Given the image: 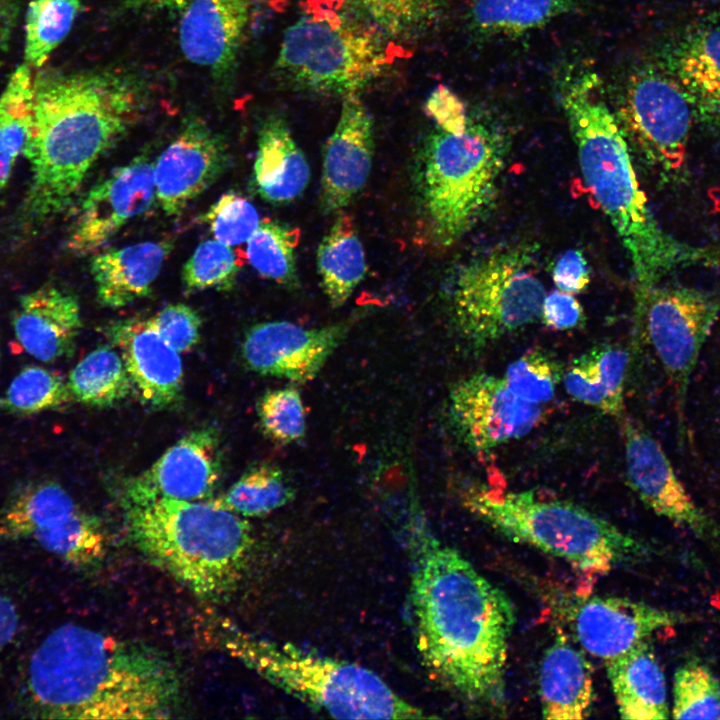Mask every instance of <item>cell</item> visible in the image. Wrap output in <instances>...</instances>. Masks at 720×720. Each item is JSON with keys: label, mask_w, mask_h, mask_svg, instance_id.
<instances>
[{"label": "cell", "mask_w": 720, "mask_h": 720, "mask_svg": "<svg viewBox=\"0 0 720 720\" xmlns=\"http://www.w3.org/2000/svg\"><path fill=\"white\" fill-rule=\"evenodd\" d=\"M33 126L24 154L31 180L21 208L40 226L71 206L86 175L134 124L143 87L114 71H39Z\"/></svg>", "instance_id": "obj_2"}, {"label": "cell", "mask_w": 720, "mask_h": 720, "mask_svg": "<svg viewBox=\"0 0 720 720\" xmlns=\"http://www.w3.org/2000/svg\"><path fill=\"white\" fill-rule=\"evenodd\" d=\"M222 639L230 656L304 704L334 718L430 717L373 671L356 663L254 637L232 626H224Z\"/></svg>", "instance_id": "obj_6"}, {"label": "cell", "mask_w": 720, "mask_h": 720, "mask_svg": "<svg viewBox=\"0 0 720 720\" xmlns=\"http://www.w3.org/2000/svg\"><path fill=\"white\" fill-rule=\"evenodd\" d=\"M668 63L691 102L694 117L706 124L720 108V24L689 34Z\"/></svg>", "instance_id": "obj_29"}, {"label": "cell", "mask_w": 720, "mask_h": 720, "mask_svg": "<svg viewBox=\"0 0 720 720\" xmlns=\"http://www.w3.org/2000/svg\"><path fill=\"white\" fill-rule=\"evenodd\" d=\"M307 328L288 321L252 326L242 342V358L255 373L305 383L313 380L347 338L361 316Z\"/></svg>", "instance_id": "obj_15"}, {"label": "cell", "mask_w": 720, "mask_h": 720, "mask_svg": "<svg viewBox=\"0 0 720 720\" xmlns=\"http://www.w3.org/2000/svg\"><path fill=\"white\" fill-rule=\"evenodd\" d=\"M635 329L652 345L670 379L682 429L688 386L701 349L720 314V300L703 290L659 286L635 298Z\"/></svg>", "instance_id": "obj_12"}, {"label": "cell", "mask_w": 720, "mask_h": 720, "mask_svg": "<svg viewBox=\"0 0 720 720\" xmlns=\"http://www.w3.org/2000/svg\"><path fill=\"white\" fill-rule=\"evenodd\" d=\"M505 136L490 118L472 119L464 133L436 128L420 159L419 190L432 240L455 244L487 211L503 168Z\"/></svg>", "instance_id": "obj_8"}, {"label": "cell", "mask_w": 720, "mask_h": 720, "mask_svg": "<svg viewBox=\"0 0 720 720\" xmlns=\"http://www.w3.org/2000/svg\"><path fill=\"white\" fill-rule=\"evenodd\" d=\"M300 230L273 220L260 221L247 240V259L263 277L280 285H298L296 249Z\"/></svg>", "instance_id": "obj_38"}, {"label": "cell", "mask_w": 720, "mask_h": 720, "mask_svg": "<svg viewBox=\"0 0 720 720\" xmlns=\"http://www.w3.org/2000/svg\"><path fill=\"white\" fill-rule=\"evenodd\" d=\"M82 0H30L25 14L24 63L40 69L69 34Z\"/></svg>", "instance_id": "obj_37"}, {"label": "cell", "mask_w": 720, "mask_h": 720, "mask_svg": "<svg viewBox=\"0 0 720 720\" xmlns=\"http://www.w3.org/2000/svg\"><path fill=\"white\" fill-rule=\"evenodd\" d=\"M154 165L148 154H140L88 191L68 238L72 252H95L128 221L149 209L156 198Z\"/></svg>", "instance_id": "obj_16"}, {"label": "cell", "mask_w": 720, "mask_h": 720, "mask_svg": "<svg viewBox=\"0 0 720 720\" xmlns=\"http://www.w3.org/2000/svg\"><path fill=\"white\" fill-rule=\"evenodd\" d=\"M295 490L276 465L262 463L246 471L222 495L207 501L243 517L269 514L294 499Z\"/></svg>", "instance_id": "obj_35"}, {"label": "cell", "mask_w": 720, "mask_h": 720, "mask_svg": "<svg viewBox=\"0 0 720 720\" xmlns=\"http://www.w3.org/2000/svg\"><path fill=\"white\" fill-rule=\"evenodd\" d=\"M674 719H720V681L698 660L678 667L673 680Z\"/></svg>", "instance_id": "obj_40"}, {"label": "cell", "mask_w": 720, "mask_h": 720, "mask_svg": "<svg viewBox=\"0 0 720 720\" xmlns=\"http://www.w3.org/2000/svg\"><path fill=\"white\" fill-rule=\"evenodd\" d=\"M192 0H125L128 8L149 12H179Z\"/></svg>", "instance_id": "obj_51"}, {"label": "cell", "mask_w": 720, "mask_h": 720, "mask_svg": "<svg viewBox=\"0 0 720 720\" xmlns=\"http://www.w3.org/2000/svg\"><path fill=\"white\" fill-rule=\"evenodd\" d=\"M11 322L25 352L52 363L69 358L75 351L81 328L80 305L70 292L47 285L21 296Z\"/></svg>", "instance_id": "obj_24"}, {"label": "cell", "mask_w": 720, "mask_h": 720, "mask_svg": "<svg viewBox=\"0 0 720 720\" xmlns=\"http://www.w3.org/2000/svg\"><path fill=\"white\" fill-rule=\"evenodd\" d=\"M362 19L388 37L411 40L434 28L450 0H348Z\"/></svg>", "instance_id": "obj_36"}, {"label": "cell", "mask_w": 720, "mask_h": 720, "mask_svg": "<svg viewBox=\"0 0 720 720\" xmlns=\"http://www.w3.org/2000/svg\"><path fill=\"white\" fill-rule=\"evenodd\" d=\"M536 249L529 244L496 248L466 263L451 293L459 334L483 346L540 318L545 290L534 271Z\"/></svg>", "instance_id": "obj_10"}, {"label": "cell", "mask_w": 720, "mask_h": 720, "mask_svg": "<svg viewBox=\"0 0 720 720\" xmlns=\"http://www.w3.org/2000/svg\"><path fill=\"white\" fill-rule=\"evenodd\" d=\"M540 318L547 327L568 330L583 323L584 311L572 294L555 290L544 297Z\"/></svg>", "instance_id": "obj_47"}, {"label": "cell", "mask_w": 720, "mask_h": 720, "mask_svg": "<svg viewBox=\"0 0 720 720\" xmlns=\"http://www.w3.org/2000/svg\"><path fill=\"white\" fill-rule=\"evenodd\" d=\"M116 346L140 400L154 409L175 405L182 393L183 366L177 352L158 332L152 318L131 317L105 328Z\"/></svg>", "instance_id": "obj_21"}, {"label": "cell", "mask_w": 720, "mask_h": 720, "mask_svg": "<svg viewBox=\"0 0 720 720\" xmlns=\"http://www.w3.org/2000/svg\"><path fill=\"white\" fill-rule=\"evenodd\" d=\"M123 507L135 547L195 595L223 597L242 579L255 542L243 516L207 500L155 497L123 501Z\"/></svg>", "instance_id": "obj_5"}, {"label": "cell", "mask_w": 720, "mask_h": 720, "mask_svg": "<svg viewBox=\"0 0 720 720\" xmlns=\"http://www.w3.org/2000/svg\"><path fill=\"white\" fill-rule=\"evenodd\" d=\"M390 64L382 34L332 11L301 16L282 38L273 72L284 87L302 93H359Z\"/></svg>", "instance_id": "obj_9"}, {"label": "cell", "mask_w": 720, "mask_h": 720, "mask_svg": "<svg viewBox=\"0 0 720 720\" xmlns=\"http://www.w3.org/2000/svg\"><path fill=\"white\" fill-rule=\"evenodd\" d=\"M0 536L32 541L81 568L96 566L107 550L99 520L50 480L28 482L15 491L0 513Z\"/></svg>", "instance_id": "obj_13"}, {"label": "cell", "mask_w": 720, "mask_h": 720, "mask_svg": "<svg viewBox=\"0 0 720 720\" xmlns=\"http://www.w3.org/2000/svg\"><path fill=\"white\" fill-rule=\"evenodd\" d=\"M20 9L21 0H0V65L9 49Z\"/></svg>", "instance_id": "obj_49"}, {"label": "cell", "mask_w": 720, "mask_h": 720, "mask_svg": "<svg viewBox=\"0 0 720 720\" xmlns=\"http://www.w3.org/2000/svg\"><path fill=\"white\" fill-rule=\"evenodd\" d=\"M616 103L627 140L665 178L681 176L694 113L668 67L646 62L632 68L617 89Z\"/></svg>", "instance_id": "obj_11"}, {"label": "cell", "mask_w": 720, "mask_h": 720, "mask_svg": "<svg viewBox=\"0 0 720 720\" xmlns=\"http://www.w3.org/2000/svg\"><path fill=\"white\" fill-rule=\"evenodd\" d=\"M251 0H192L181 12L179 44L190 62L215 80L232 76L250 16Z\"/></svg>", "instance_id": "obj_23"}, {"label": "cell", "mask_w": 720, "mask_h": 720, "mask_svg": "<svg viewBox=\"0 0 720 720\" xmlns=\"http://www.w3.org/2000/svg\"><path fill=\"white\" fill-rule=\"evenodd\" d=\"M562 374L556 360L542 350L533 349L510 363L503 379L515 395L541 405L553 399Z\"/></svg>", "instance_id": "obj_43"}, {"label": "cell", "mask_w": 720, "mask_h": 720, "mask_svg": "<svg viewBox=\"0 0 720 720\" xmlns=\"http://www.w3.org/2000/svg\"><path fill=\"white\" fill-rule=\"evenodd\" d=\"M449 413L460 438L477 452L523 437L542 418L541 405L521 399L503 378L484 372L453 385Z\"/></svg>", "instance_id": "obj_14"}, {"label": "cell", "mask_w": 720, "mask_h": 720, "mask_svg": "<svg viewBox=\"0 0 720 720\" xmlns=\"http://www.w3.org/2000/svg\"><path fill=\"white\" fill-rule=\"evenodd\" d=\"M552 279L563 292H582L590 282V270L583 253L572 249L562 254L553 266Z\"/></svg>", "instance_id": "obj_48"}, {"label": "cell", "mask_w": 720, "mask_h": 720, "mask_svg": "<svg viewBox=\"0 0 720 720\" xmlns=\"http://www.w3.org/2000/svg\"><path fill=\"white\" fill-rule=\"evenodd\" d=\"M604 662L621 718L663 720L670 717L665 675L648 640Z\"/></svg>", "instance_id": "obj_28"}, {"label": "cell", "mask_w": 720, "mask_h": 720, "mask_svg": "<svg viewBox=\"0 0 720 720\" xmlns=\"http://www.w3.org/2000/svg\"><path fill=\"white\" fill-rule=\"evenodd\" d=\"M322 290L333 308L344 305L364 279L367 263L352 217L339 212L317 250Z\"/></svg>", "instance_id": "obj_31"}, {"label": "cell", "mask_w": 720, "mask_h": 720, "mask_svg": "<svg viewBox=\"0 0 720 720\" xmlns=\"http://www.w3.org/2000/svg\"><path fill=\"white\" fill-rule=\"evenodd\" d=\"M34 75L23 63L11 73L0 95V190L24 152L34 117Z\"/></svg>", "instance_id": "obj_33"}, {"label": "cell", "mask_w": 720, "mask_h": 720, "mask_svg": "<svg viewBox=\"0 0 720 720\" xmlns=\"http://www.w3.org/2000/svg\"><path fill=\"white\" fill-rule=\"evenodd\" d=\"M67 385L73 400L91 407H111L133 389L121 355L110 346L87 354L69 373Z\"/></svg>", "instance_id": "obj_34"}, {"label": "cell", "mask_w": 720, "mask_h": 720, "mask_svg": "<svg viewBox=\"0 0 720 720\" xmlns=\"http://www.w3.org/2000/svg\"><path fill=\"white\" fill-rule=\"evenodd\" d=\"M626 480L651 510L706 538L714 522L699 508L676 475L659 442L631 421L624 426Z\"/></svg>", "instance_id": "obj_19"}, {"label": "cell", "mask_w": 720, "mask_h": 720, "mask_svg": "<svg viewBox=\"0 0 720 720\" xmlns=\"http://www.w3.org/2000/svg\"><path fill=\"white\" fill-rule=\"evenodd\" d=\"M222 476L218 431L202 427L169 447L149 468L127 481L123 501L167 497L205 501L213 497Z\"/></svg>", "instance_id": "obj_17"}, {"label": "cell", "mask_w": 720, "mask_h": 720, "mask_svg": "<svg viewBox=\"0 0 720 720\" xmlns=\"http://www.w3.org/2000/svg\"><path fill=\"white\" fill-rule=\"evenodd\" d=\"M426 114L442 131L460 135L465 132L469 115L466 105L450 88L440 84L433 89L424 104Z\"/></svg>", "instance_id": "obj_46"}, {"label": "cell", "mask_w": 720, "mask_h": 720, "mask_svg": "<svg viewBox=\"0 0 720 720\" xmlns=\"http://www.w3.org/2000/svg\"><path fill=\"white\" fill-rule=\"evenodd\" d=\"M576 0H472L467 14L478 37H518L575 12Z\"/></svg>", "instance_id": "obj_32"}, {"label": "cell", "mask_w": 720, "mask_h": 720, "mask_svg": "<svg viewBox=\"0 0 720 720\" xmlns=\"http://www.w3.org/2000/svg\"><path fill=\"white\" fill-rule=\"evenodd\" d=\"M311 177L308 161L280 115L269 116L258 134L253 166L256 191L274 205H285L300 197Z\"/></svg>", "instance_id": "obj_27"}, {"label": "cell", "mask_w": 720, "mask_h": 720, "mask_svg": "<svg viewBox=\"0 0 720 720\" xmlns=\"http://www.w3.org/2000/svg\"><path fill=\"white\" fill-rule=\"evenodd\" d=\"M180 682L159 649L63 625L34 651L26 693L49 719H159L170 716Z\"/></svg>", "instance_id": "obj_3"}, {"label": "cell", "mask_w": 720, "mask_h": 720, "mask_svg": "<svg viewBox=\"0 0 720 720\" xmlns=\"http://www.w3.org/2000/svg\"><path fill=\"white\" fill-rule=\"evenodd\" d=\"M205 220L214 238L228 246L247 242L260 223L252 203L235 192L221 195L206 213Z\"/></svg>", "instance_id": "obj_44"}, {"label": "cell", "mask_w": 720, "mask_h": 720, "mask_svg": "<svg viewBox=\"0 0 720 720\" xmlns=\"http://www.w3.org/2000/svg\"><path fill=\"white\" fill-rule=\"evenodd\" d=\"M685 621V615L620 596H594L572 613V627L581 647L606 661L656 632Z\"/></svg>", "instance_id": "obj_20"}, {"label": "cell", "mask_w": 720, "mask_h": 720, "mask_svg": "<svg viewBox=\"0 0 720 720\" xmlns=\"http://www.w3.org/2000/svg\"><path fill=\"white\" fill-rule=\"evenodd\" d=\"M374 151L373 121L359 93L343 97L340 115L323 153L321 208L339 213L365 186Z\"/></svg>", "instance_id": "obj_22"}, {"label": "cell", "mask_w": 720, "mask_h": 720, "mask_svg": "<svg viewBox=\"0 0 720 720\" xmlns=\"http://www.w3.org/2000/svg\"><path fill=\"white\" fill-rule=\"evenodd\" d=\"M260 427L266 437L279 444H291L304 438L306 412L295 387L265 392L257 402Z\"/></svg>", "instance_id": "obj_42"}, {"label": "cell", "mask_w": 720, "mask_h": 720, "mask_svg": "<svg viewBox=\"0 0 720 720\" xmlns=\"http://www.w3.org/2000/svg\"><path fill=\"white\" fill-rule=\"evenodd\" d=\"M538 682L543 718L571 720L590 715L594 698L591 665L562 633L543 654Z\"/></svg>", "instance_id": "obj_26"}, {"label": "cell", "mask_w": 720, "mask_h": 720, "mask_svg": "<svg viewBox=\"0 0 720 720\" xmlns=\"http://www.w3.org/2000/svg\"><path fill=\"white\" fill-rule=\"evenodd\" d=\"M151 318L160 335L177 352H189L198 344L202 320L192 307L170 304Z\"/></svg>", "instance_id": "obj_45"}, {"label": "cell", "mask_w": 720, "mask_h": 720, "mask_svg": "<svg viewBox=\"0 0 720 720\" xmlns=\"http://www.w3.org/2000/svg\"><path fill=\"white\" fill-rule=\"evenodd\" d=\"M464 506L511 539L565 560L586 574H606L644 559L646 543L577 504L545 500L532 491L472 488Z\"/></svg>", "instance_id": "obj_7"}, {"label": "cell", "mask_w": 720, "mask_h": 720, "mask_svg": "<svg viewBox=\"0 0 720 720\" xmlns=\"http://www.w3.org/2000/svg\"><path fill=\"white\" fill-rule=\"evenodd\" d=\"M555 90L577 146L583 179L630 258L635 298L675 269L720 264V251L678 241L654 218L638 182L627 137L606 102L599 75L570 64L556 77Z\"/></svg>", "instance_id": "obj_4"}, {"label": "cell", "mask_w": 720, "mask_h": 720, "mask_svg": "<svg viewBox=\"0 0 720 720\" xmlns=\"http://www.w3.org/2000/svg\"><path fill=\"white\" fill-rule=\"evenodd\" d=\"M17 626L18 616L13 603L0 594V650L11 642Z\"/></svg>", "instance_id": "obj_50"}, {"label": "cell", "mask_w": 720, "mask_h": 720, "mask_svg": "<svg viewBox=\"0 0 720 720\" xmlns=\"http://www.w3.org/2000/svg\"><path fill=\"white\" fill-rule=\"evenodd\" d=\"M417 504L411 503L405 536L421 662L433 680L465 701L502 708L514 604L433 533Z\"/></svg>", "instance_id": "obj_1"}, {"label": "cell", "mask_w": 720, "mask_h": 720, "mask_svg": "<svg viewBox=\"0 0 720 720\" xmlns=\"http://www.w3.org/2000/svg\"><path fill=\"white\" fill-rule=\"evenodd\" d=\"M239 263L231 246L218 240L201 242L185 262L182 280L188 291H230L237 282Z\"/></svg>", "instance_id": "obj_41"}, {"label": "cell", "mask_w": 720, "mask_h": 720, "mask_svg": "<svg viewBox=\"0 0 720 720\" xmlns=\"http://www.w3.org/2000/svg\"><path fill=\"white\" fill-rule=\"evenodd\" d=\"M73 401L67 382L56 372L23 367L0 398V409L11 414L34 415L66 407Z\"/></svg>", "instance_id": "obj_39"}, {"label": "cell", "mask_w": 720, "mask_h": 720, "mask_svg": "<svg viewBox=\"0 0 720 720\" xmlns=\"http://www.w3.org/2000/svg\"><path fill=\"white\" fill-rule=\"evenodd\" d=\"M629 354L617 345H597L573 359L562 374L566 392L578 402L610 416L624 408Z\"/></svg>", "instance_id": "obj_30"}, {"label": "cell", "mask_w": 720, "mask_h": 720, "mask_svg": "<svg viewBox=\"0 0 720 720\" xmlns=\"http://www.w3.org/2000/svg\"><path fill=\"white\" fill-rule=\"evenodd\" d=\"M172 249L170 241H146L94 254L90 270L98 302L120 308L149 296Z\"/></svg>", "instance_id": "obj_25"}, {"label": "cell", "mask_w": 720, "mask_h": 720, "mask_svg": "<svg viewBox=\"0 0 720 720\" xmlns=\"http://www.w3.org/2000/svg\"><path fill=\"white\" fill-rule=\"evenodd\" d=\"M229 162L224 138L199 118L184 121L154 165L156 198L168 216L180 215L223 174Z\"/></svg>", "instance_id": "obj_18"}]
</instances>
